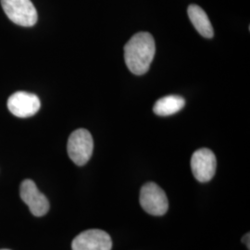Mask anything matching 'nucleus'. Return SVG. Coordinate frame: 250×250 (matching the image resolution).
I'll list each match as a JSON object with an SVG mask.
<instances>
[{"instance_id": "8", "label": "nucleus", "mask_w": 250, "mask_h": 250, "mask_svg": "<svg viewBox=\"0 0 250 250\" xmlns=\"http://www.w3.org/2000/svg\"><path fill=\"white\" fill-rule=\"evenodd\" d=\"M9 111L19 118L34 116L41 107L39 98L32 93L19 91L12 94L8 99Z\"/></svg>"}, {"instance_id": "12", "label": "nucleus", "mask_w": 250, "mask_h": 250, "mask_svg": "<svg viewBox=\"0 0 250 250\" xmlns=\"http://www.w3.org/2000/svg\"></svg>"}, {"instance_id": "2", "label": "nucleus", "mask_w": 250, "mask_h": 250, "mask_svg": "<svg viewBox=\"0 0 250 250\" xmlns=\"http://www.w3.org/2000/svg\"><path fill=\"white\" fill-rule=\"evenodd\" d=\"M8 18L15 24L23 27L34 26L38 15L31 0H0Z\"/></svg>"}, {"instance_id": "1", "label": "nucleus", "mask_w": 250, "mask_h": 250, "mask_svg": "<svg viewBox=\"0 0 250 250\" xmlns=\"http://www.w3.org/2000/svg\"><path fill=\"white\" fill-rule=\"evenodd\" d=\"M156 52L155 40L146 32L132 36L125 46V60L127 68L135 75H142L149 70Z\"/></svg>"}, {"instance_id": "11", "label": "nucleus", "mask_w": 250, "mask_h": 250, "mask_svg": "<svg viewBox=\"0 0 250 250\" xmlns=\"http://www.w3.org/2000/svg\"><path fill=\"white\" fill-rule=\"evenodd\" d=\"M242 243L247 247L248 250H250V232L246 233L243 237H242Z\"/></svg>"}, {"instance_id": "9", "label": "nucleus", "mask_w": 250, "mask_h": 250, "mask_svg": "<svg viewBox=\"0 0 250 250\" xmlns=\"http://www.w3.org/2000/svg\"><path fill=\"white\" fill-rule=\"evenodd\" d=\"M188 16L198 34L205 38H212L214 31L207 13L199 6L192 4L188 7Z\"/></svg>"}, {"instance_id": "7", "label": "nucleus", "mask_w": 250, "mask_h": 250, "mask_svg": "<svg viewBox=\"0 0 250 250\" xmlns=\"http://www.w3.org/2000/svg\"><path fill=\"white\" fill-rule=\"evenodd\" d=\"M112 240L107 232L90 229L78 234L72 243V250H111Z\"/></svg>"}, {"instance_id": "4", "label": "nucleus", "mask_w": 250, "mask_h": 250, "mask_svg": "<svg viewBox=\"0 0 250 250\" xmlns=\"http://www.w3.org/2000/svg\"><path fill=\"white\" fill-rule=\"evenodd\" d=\"M139 201L144 210L153 216H163L169 209V201L165 192L153 182L142 187Z\"/></svg>"}, {"instance_id": "5", "label": "nucleus", "mask_w": 250, "mask_h": 250, "mask_svg": "<svg viewBox=\"0 0 250 250\" xmlns=\"http://www.w3.org/2000/svg\"><path fill=\"white\" fill-rule=\"evenodd\" d=\"M217 160L208 148H200L191 158V170L194 177L200 183H208L214 177Z\"/></svg>"}, {"instance_id": "3", "label": "nucleus", "mask_w": 250, "mask_h": 250, "mask_svg": "<svg viewBox=\"0 0 250 250\" xmlns=\"http://www.w3.org/2000/svg\"><path fill=\"white\" fill-rule=\"evenodd\" d=\"M94 149L93 137L86 129H77L69 137L67 150L76 165L83 166L89 161Z\"/></svg>"}, {"instance_id": "10", "label": "nucleus", "mask_w": 250, "mask_h": 250, "mask_svg": "<svg viewBox=\"0 0 250 250\" xmlns=\"http://www.w3.org/2000/svg\"><path fill=\"white\" fill-rule=\"evenodd\" d=\"M186 105V100L181 96L170 95L157 100L153 111L159 116H170L179 112Z\"/></svg>"}, {"instance_id": "6", "label": "nucleus", "mask_w": 250, "mask_h": 250, "mask_svg": "<svg viewBox=\"0 0 250 250\" xmlns=\"http://www.w3.org/2000/svg\"><path fill=\"white\" fill-rule=\"evenodd\" d=\"M20 195L33 215L42 217L49 210V202L36 187L34 181L27 179L21 184Z\"/></svg>"}]
</instances>
